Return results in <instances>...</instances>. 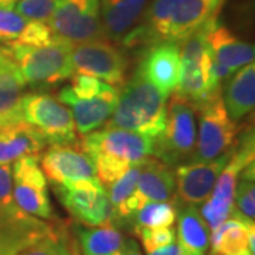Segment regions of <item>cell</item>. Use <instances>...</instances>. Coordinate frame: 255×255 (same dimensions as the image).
Segmentation results:
<instances>
[{
	"mask_svg": "<svg viewBox=\"0 0 255 255\" xmlns=\"http://www.w3.org/2000/svg\"><path fill=\"white\" fill-rule=\"evenodd\" d=\"M221 3L223 0H152L121 44L127 48L179 44L204 21L217 16Z\"/></svg>",
	"mask_w": 255,
	"mask_h": 255,
	"instance_id": "6da1fadb",
	"label": "cell"
},
{
	"mask_svg": "<svg viewBox=\"0 0 255 255\" xmlns=\"http://www.w3.org/2000/svg\"><path fill=\"white\" fill-rule=\"evenodd\" d=\"M167 97L136 67L133 75L124 82L118 104L107 125L133 130L155 140L166 127Z\"/></svg>",
	"mask_w": 255,
	"mask_h": 255,
	"instance_id": "7a4b0ae2",
	"label": "cell"
},
{
	"mask_svg": "<svg viewBox=\"0 0 255 255\" xmlns=\"http://www.w3.org/2000/svg\"><path fill=\"white\" fill-rule=\"evenodd\" d=\"M17 67L23 80L33 87H53L74 75L71 63L73 43L60 40L54 44L34 47L11 41L1 46Z\"/></svg>",
	"mask_w": 255,
	"mask_h": 255,
	"instance_id": "3957f363",
	"label": "cell"
},
{
	"mask_svg": "<svg viewBox=\"0 0 255 255\" xmlns=\"http://www.w3.org/2000/svg\"><path fill=\"white\" fill-rule=\"evenodd\" d=\"M163 133L153 140V153L169 166L190 162L196 146V115L190 102L172 92Z\"/></svg>",
	"mask_w": 255,
	"mask_h": 255,
	"instance_id": "277c9868",
	"label": "cell"
},
{
	"mask_svg": "<svg viewBox=\"0 0 255 255\" xmlns=\"http://www.w3.org/2000/svg\"><path fill=\"white\" fill-rule=\"evenodd\" d=\"M20 118L46 137L47 143L78 142L73 114L58 98L46 92H30L18 104Z\"/></svg>",
	"mask_w": 255,
	"mask_h": 255,
	"instance_id": "5b68a950",
	"label": "cell"
},
{
	"mask_svg": "<svg viewBox=\"0 0 255 255\" xmlns=\"http://www.w3.org/2000/svg\"><path fill=\"white\" fill-rule=\"evenodd\" d=\"M194 111L199 112V129L190 162H210L231 150L240 128L228 117L221 95L196 107Z\"/></svg>",
	"mask_w": 255,
	"mask_h": 255,
	"instance_id": "8992f818",
	"label": "cell"
},
{
	"mask_svg": "<svg viewBox=\"0 0 255 255\" xmlns=\"http://www.w3.org/2000/svg\"><path fill=\"white\" fill-rule=\"evenodd\" d=\"M53 186L61 204L81 224L87 227L112 224V207L108 191L97 177Z\"/></svg>",
	"mask_w": 255,
	"mask_h": 255,
	"instance_id": "52a82bcc",
	"label": "cell"
},
{
	"mask_svg": "<svg viewBox=\"0 0 255 255\" xmlns=\"http://www.w3.org/2000/svg\"><path fill=\"white\" fill-rule=\"evenodd\" d=\"M48 26L58 38L73 44L108 40L101 21V0H58Z\"/></svg>",
	"mask_w": 255,
	"mask_h": 255,
	"instance_id": "ba28073f",
	"label": "cell"
},
{
	"mask_svg": "<svg viewBox=\"0 0 255 255\" xmlns=\"http://www.w3.org/2000/svg\"><path fill=\"white\" fill-rule=\"evenodd\" d=\"M80 145L90 157L101 156L129 166L140 163L153 153L152 137L110 125L85 135Z\"/></svg>",
	"mask_w": 255,
	"mask_h": 255,
	"instance_id": "9c48e42d",
	"label": "cell"
},
{
	"mask_svg": "<svg viewBox=\"0 0 255 255\" xmlns=\"http://www.w3.org/2000/svg\"><path fill=\"white\" fill-rule=\"evenodd\" d=\"M71 63L74 74L95 77L117 88L125 82L127 57L110 40H92L73 44Z\"/></svg>",
	"mask_w": 255,
	"mask_h": 255,
	"instance_id": "30bf717a",
	"label": "cell"
},
{
	"mask_svg": "<svg viewBox=\"0 0 255 255\" xmlns=\"http://www.w3.org/2000/svg\"><path fill=\"white\" fill-rule=\"evenodd\" d=\"M11 179L13 199L20 209L37 219H55L47 191V179L38 163V156H21L14 160Z\"/></svg>",
	"mask_w": 255,
	"mask_h": 255,
	"instance_id": "8fae6325",
	"label": "cell"
},
{
	"mask_svg": "<svg viewBox=\"0 0 255 255\" xmlns=\"http://www.w3.org/2000/svg\"><path fill=\"white\" fill-rule=\"evenodd\" d=\"M57 233L58 231L46 220L30 216L17 204H0V255L17 254L38 240Z\"/></svg>",
	"mask_w": 255,
	"mask_h": 255,
	"instance_id": "7c38bea8",
	"label": "cell"
},
{
	"mask_svg": "<svg viewBox=\"0 0 255 255\" xmlns=\"http://www.w3.org/2000/svg\"><path fill=\"white\" fill-rule=\"evenodd\" d=\"M40 167L53 184L97 177L94 162L80 142L51 145L41 156Z\"/></svg>",
	"mask_w": 255,
	"mask_h": 255,
	"instance_id": "4fadbf2b",
	"label": "cell"
},
{
	"mask_svg": "<svg viewBox=\"0 0 255 255\" xmlns=\"http://www.w3.org/2000/svg\"><path fill=\"white\" fill-rule=\"evenodd\" d=\"M118 98L119 90L110 84L101 94L87 98L75 97L68 87H64L58 92V101L63 102L65 107H70L68 110L73 114L77 133L81 136L100 129L108 122L118 104Z\"/></svg>",
	"mask_w": 255,
	"mask_h": 255,
	"instance_id": "5bb4252c",
	"label": "cell"
},
{
	"mask_svg": "<svg viewBox=\"0 0 255 255\" xmlns=\"http://www.w3.org/2000/svg\"><path fill=\"white\" fill-rule=\"evenodd\" d=\"M231 150L210 162L179 164L174 170L177 199L183 204L200 206L209 199L217 177L227 164Z\"/></svg>",
	"mask_w": 255,
	"mask_h": 255,
	"instance_id": "9a60e30c",
	"label": "cell"
},
{
	"mask_svg": "<svg viewBox=\"0 0 255 255\" xmlns=\"http://www.w3.org/2000/svg\"><path fill=\"white\" fill-rule=\"evenodd\" d=\"M176 190V179L172 166L157 157H146L140 163V172L129 207L136 213L146 203L169 201Z\"/></svg>",
	"mask_w": 255,
	"mask_h": 255,
	"instance_id": "2e32d148",
	"label": "cell"
},
{
	"mask_svg": "<svg viewBox=\"0 0 255 255\" xmlns=\"http://www.w3.org/2000/svg\"><path fill=\"white\" fill-rule=\"evenodd\" d=\"M137 68L160 91L170 95L177 88L182 75L179 44L160 43L149 47Z\"/></svg>",
	"mask_w": 255,
	"mask_h": 255,
	"instance_id": "e0dca14e",
	"label": "cell"
},
{
	"mask_svg": "<svg viewBox=\"0 0 255 255\" xmlns=\"http://www.w3.org/2000/svg\"><path fill=\"white\" fill-rule=\"evenodd\" d=\"M48 145L36 128L23 119L0 127V164H10L21 156H38Z\"/></svg>",
	"mask_w": 255,
	"mask_h": 255,
	"instance_id": "ac0fdd59",
	"label": "cell"
},
{
	"mask_svg": "<svg viewBox=\"0 0 255 255\" xmlns=\"http://www.w3.org/2000/svg\"><path fill=\"white\" fill-rule=\"evenodd\" d=\"M150 0H101V21L105 37L121 43L140 21Z\"/></svg>",
	"mask_w": 255,
	"mask_h": 255,
	"instance_id": "d6986e66",
	"label": "cell"
},
{
	"mask_svg": "<svg viewBox=\"0 0 255 255\" xmlns=\"http://www.w3.org/2000/svg\"><path fill=\"white\" fill-rule=\"evenodd\" d=\"M209 46L213 57L231 73L254 61V46L240 40L231 30L219 24V21L210 31Z\"/></svg>",
	"mask_w": 255,
	"mask_h": 255,
	"instance_id": "ffe728a7",
	"label": "cell"
},
{
	"mask_svg": "<svg viewBox=\"0 0 255 255\" xmlns=\"http://www.w3.org/2000/svg\"><path fill=\"white\" fill-rule=\"evenodd\" d=\"M223 102L228 117L238 122L250 112L255 104V65L250 63L241 67L228 80Z\"/></svg>",
	"mask_w": 255,
	"mask_h": 255,
	"instance_id": "44dd1931",
	"label": "cell"
},
{
	"mask_svg": "<svg viewBox=\"0 0 255 255\" xmlns=\"http://www.w3.org/2000/svg\"><path fill=\"white\" fill-rule=\"evenodd\" d=\"M176 238L184 255H206L210 246V228L197 206L184 204L177 211Z\"/></svg>",
	"mask_w": 255,
	"mask_h": 255,
	"instance_id": "7402d4cb",
	"label": "cell"
},
{
	"mask_svg": "<svg viewBox=\"0 0 255 255\" xmlns=\"http://www.w3.org/2000/svg\"><path fill=\"white\" fill-rule=\"evenodd\" d=\"M255 228L254 223H247L236 216H230L224 223L210 234L213 255H246L248 251L250 233ZM253 255V254H251Z\"/></svg>",
	"mask_w": 255,
	"mask_h": 255,
	"instance_id": "603a6c76",
	"label": "cell"
},
{
	"mask_svg": "<svg viewBox=\"0 0 255 255\" xmlns=\"http://www.w3.org/2000/svg\"><path fill=\"white\" fill-rule=\"evenodd\" d=\"M0 53V118L17 121L21 119L18 114V104L24 95L27 84L1 46Z\"/></svg>",
	"mask_w": 255,
	"mask_h": 255,
	"instance_id": "cb8c5ba5",
	"label": "cell"
},
{
	"mask_svg": "<svg viewBox=\"0 0 255 255\" xmlns=\"http://www.w3.org/2000/svg\"><path fill=\"white\" fill-rule=\"evenodd\" d=\"M82 255H124V237L118 227L105 224L100 227L75 230Z\"/></svg>",
	"mask_w": 255,
	"mask_h": 255,
	"instance_id": "d4e9b609",
	"label": "cell"
},
{
	"mask_svg": "<svg viewBox=\"0 0 255 255\" xmlns=\"http://www.w3.org/2000/svg\"><path fill=\"white\" fill-rule=\"evenodd\" d=\"M177 201H152L137 210L132 219L133 228L172 227L177 219Z\"/></svg>",
	"mask_w": 255,
	"mask_h": 255,
	"instance_id": "484cf974",
	"label": "cell"
},
{
	"mask_svg": "<svg viewBox=\"0 0 255 255\" xmlns=\"http://www.w3.org/2000/svg\"><path fill=\"white\" fill-rule=\"evenodd\" d=\"M255 179L238 176V183L234 191V207L231 216L254 223L255 217Z\"/></svg>",
	"mask_w": 255,
	"mask_h": 255,
	"instance_id": "4316f807",
	"label": "cell"
},
{
	"mask_svg": "<svg viewBox=\"0 0 255 255\" xmlns=\"http://www.w3.org/2000/svg\"><path fill=\"white\" fill-rule=\"evenodd\" d=\"M27 18L21 17L14 9L0 7V44L17 41L27 27Z\"/></svg>",
	"mask_w": 255,
	"mask_h": 255,
	"instance_id": "83f0119b",
	"label": "cell"
},
{
	"mask_svg": "<svg viewBox=\"0 0 255 255\" xmlns=\"http://www.w3.org/2000/svg\"><path fill=\"white\" fill-rule=\"evenodd\" d=\"M57 3L58 0H18L13 9L27 20L48 23Z\"/></svg>",
	"mask_w": 255,
	"mask_h": 255,
	"instance_id": "f1b7e54d",
	"label": "cell"
},
{
	"mask_svg": "<svg viewBox=\"0 0 255 255\" xmlns=\"http://www.w3.org/2000/svg\"><path fill=\"white\" fill-rule=\"evenodd\" d=\"M136 236L140 238L146 253L169 246L176 241V230L172 227L160 228H135Z\"/></svg>",
	"mask_w": 255,
	"mask_h": 255,
	"instance_id": "f546056e",
	"label": "cell"
},
{
	"mask_svg": "<svg viewBox=\"0 0 255 255\" xmlns=\"http://www.w3.org/2000/svg\"><path fill=\"white\" fill-rule=\"evenodd\" d=\"M14 255H68L67 237L57 233L54 236L38 240Z\"/></svg>",
	"mask_w": 255,
	"mask_h": 255,
	"instance_id": "4dcf8cb0",
	"label": "cell"
},
{
	"mask_svg": "<svg viewBox=\"0 0 255 255\" xmlns=\"http://www.w3.org/2000/svg\"><path fill=\"white\" fill-rule=\"evenodd\" d=\"M0 204L1 206H14L13 199V179H11V166L0 164Z\"/></svg>",
	"mask_w": 255,
	"mask_h": 255,
	"instance_id": "1f68e13d",
	"label": "cell"
},
{
	"mask_svg": "<svg viewBox=\"0 0 255 255\" xmlns=\"http://www.w3.org/2000/svg\"><path fill=\"white\" fill-rule=\"evenodd\" d=\"M147 255H184L183 254V250L180 246L174 241L169 246H164L162 248H157L155 251H150L147 253Z\"/></svg>",
	"mask_w": 255,
	"mask_h": 255,
	"instance_id": "d6a6232c",
	"label": "cell"
},
{
	"mask_svg": "<svg viewBox=\"0 0 255 255\" xmlns=\"http://www.w3.org/2000/svg\"><path fill=\"white\" fill-rule=\"evenodd\" d=\"M122 253H124V255H143L142 251H140V248H139V244L133 238H125L124 240Z\"/></svg>",
	"mask_w": 255,
	"mask_h": 255,
	"instance_id": "836d02e7",
	"label": "cell"
},
{
	"mask_svg": "<svg viewBox=\"0 0 255 255\" xmlns=\"http://www.w3.org/2000/svg\"><path fill=\"white\" fill-rule=\"evenodd\" d=\"M67 248H68V255H82L80 241L77 237H67Z\"/></svg>",
	"mask_w": 255,
	"mask_h": 255,
	"instance_id": "e575fe53",
	"label": "cell"
},
{
	"mask_svg": "<svg viewBox=\"0 0 255 255\" xmlns=\"http://www.w3.org/2000/svg\"><path fill=\"white\" fill-rule=\"evenodd\" d=\"M18 0H0V7H4V9H13L14 4L17 3Z\"/></svg>",
	"mask_w": 255,
	"mask_h": 255,
	"instance_id": "d590c367",
	"label": "cell"
},
{
	"mask_svg": "<svg viewBox=\"0 0 255 255\" xmlns=\"http://www.w3.org/2000/svg\"><path fill=\"white\" fill-rule=\"evenodd\" d=\"M9 122H13V121H10V119L7 118H0V127H3V125H6V124H9Z\"/></svg>",
	"mask_w": 255,
	"mask_h": 255,
	"instance_id": "8d00e7d4",
	"label": "cell"
},
{
	"mask_svg": "<svg viewBox=\"0 0 255 255\" xmlns=\"http://www.w3.org/2000/svg\"><path fill=\"white\" fill-rule=\"evenodd\" d=\"M0 57H1V53H0Z\"/></svg>",
	"mask_w": 255,
	"mask_h": 255,
	"instance_id": "74e56055",
	"label": "cell"
},
{
	"mask_svg": "<svg viewBox=\"0 0 255 255\" xmlns=\"http://www.w3.org/2000/svg\"><path fill=\"white\" fill-rule=\"evenodd\" d=\"M246 255H251V254H246Z\"/></svg>",
	"mask_w": 255,
	"mask_h": 255,
	"instance_id": "f35d334b",
	"label": "cell"
}]
</instances>
